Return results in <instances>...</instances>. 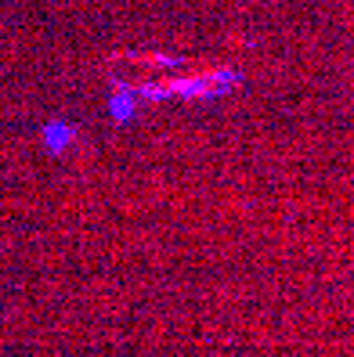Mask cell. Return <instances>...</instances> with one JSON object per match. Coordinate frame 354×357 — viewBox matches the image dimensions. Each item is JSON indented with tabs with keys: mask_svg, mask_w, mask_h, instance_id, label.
<instances>
[{
	"mask_svg": "<svg viewBox=\"0 0 354 357\" xmlns=\"http://www.w3.org/2000/svg\"><path fill=\"white\" fill-rule=\"evenodd\" d=\"M40 137H44V144L51 152H66L69 144L80 137V130L76 127H69V123H61V119H51L44 130H40Z\"/></svg>",
	"mask_w": 354,
	"mask_h": 357,
	"instance_id": "6da1fadb",
	"label": "cell"
},
{
	"mask_svg": "<svg viewBox=\"0 0 354 357\" xmlns=\"http://www.w3.org/2000/svg\"><path fill=\"white\" fill-rule=\"evenodd\" d=\"M134 109H138V94H134V87H131V83H116V94L109 98V112H112L119 123H127V119L134 116Z\"/></svg>",
	"mask_w": 354,
	"mask_h": 357,
	"instance_id": "7a4b0ae2",
	"label": "cell"
},
{
	"mask_svg": "<svg viewBox=\"0 0 354 357\" xmlns=\"http://www.w3.org/2000/svg\"><path fill=\"white\" fill-rule=\"evenodd\" d=\"M119 58H127V61H134V66H145V69H170V66H177L181 58H170V54H119Z\"/></svg>",
	"mask_w": 354,
	"mask_h": 357,
	"instance_id": "3957f363",
	"label": "cell"
}]
</instances>
